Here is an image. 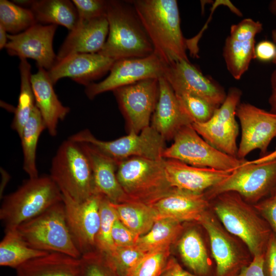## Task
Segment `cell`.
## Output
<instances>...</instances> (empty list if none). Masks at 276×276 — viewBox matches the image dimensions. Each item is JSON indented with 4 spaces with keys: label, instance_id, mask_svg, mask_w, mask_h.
Returning a JSON list of instances; mask_svg holds the SVG:
<instances>
[{
    "label": "cell",
    "instance_id": "cell-1",
    "mask_svg": "<svg viewBox=\"0 0 276 276\" xmlns=\"http://www.w3.org/2000/svg\"><path fill=\"white\" fill-rule=\"evenodd\" d=\"M153 45L154 54L167 66L189 61L187 40L180 28L176 0L129 1Z\"/></svg>",
    "mask_w": 276,
    "mask_h": 276
},
{
    "label": "cell",
    "instance_id": "cell-2",
    "mask_svg": "<svg viewBox=\"0 0 276 276\" xmlns=\"http://www.w3.org/2000/svg\"><path fill=\"white\" fill-rule=\"evenodd\" d=\"M108 34L98 53L114 61L154 53L150 40L129 1H107Z\"/></svg>",
    "mask_w": 276,
    "mask_h": 276
},
{
    "label": "cell",
    "instance_id": "cell-3",
    "mask_svg": "<svg viewBox=\"0 0 276 276\" xmlns=\"http://www.w3.org/2000/svg\"><path fill=\"white\" fill-rule=\"evenodd\" d=\"M62 201V193L50 175L29 178L15 191L3 197L0 219L5 231L16 229Z\"/></svg>",
    "mask_w": 276,
    "mask_h": 276
},
{
    "label": "cell",
    "instance_id": "cell-4",
    "mask_svg": "<svg viewBox=\"0 0 276 276\" xmlns=\"http://www.w3.org/2000/svg\"><path fill=\"white\" fill-rule=\"evenodd\" d=\"M214 199L213 210L225 229L240 238L253 257L264 254L272 233L255 208L233 192Z\"/></svg>",
    "mask_w": 276,
    "mask_h": 276
},
{
    "label": "cell",
    "instance_id": "cell-5",
    "mask_svg": "<svg viewBox=\"0 0 276 276\" xmlns=\"http://www.w3.org/2000/svg\"><path fill=\"white\" fill-rule=\"evenodd\" d=\"M117 176L124 191L133 201L149 204L174 188L167 180L164 158L132 157L118 161Z\"/></svg>",
    "mask_w": 276,
    "mask_h": 276
},
{
    "label": "cell",
    "instance_id": "cell-6",
    "mask_svg": "<svg viewBox=\"0 0 276 276\" xmlns=\"http://www.w3.org/2000/svg\"><path fill=\"white\" fill-rule=\"evenodd\" d=\"M16 229L33 248L64 254L76 259L82 256L69 229L63 201L20 224Z\"/></svg>",
    "mask_w": 276,
    "mask_h": 276
},
{
    "label": "cell",
    "instance_id": "cell-7",
    "mask_svg": "<svg viewBox=\"0 0 276 276\" xmlns=\"http://www.w3.org/2000/svg\"><path fill=\"white\" fill-rule=\"evenodd\" d=\"M50 176L74 201L82 202L96 193L89 160L80 143L69 139L53 157Z\"/></svg>",
    "mask_w": 276,
    "mask_h": 276
},
{
    "label": "cell",
    "instance_id": "cell-8",
    "mask_svg": "<svg viewBox=\"0 0 276 276\" xmlns=\"http://www.w3.org/2000/svg\"><path fill=\"white\" fill-rule=\"evenodd\" d=\"M276 185V150L257 160L245 162L223 181L204 193L209 200L229 192L244 200L256 202Z\"/></svg>",
    "mask_w": 276,
    "mask_h": 276
},
{
    "label": "cell",
    "instance_id": "cell-9",
    "mask_svg": "<svg viewBox=\"0 0 276 276\" xmlns=\"http://www.w3.org/2000/svg\"><path fill=\"white\" fill-rule=\"evenodd\" d=\"M162 157L195 167L223 171L233 170L246 160L228 155L210 145L196 131L192 124L178 130L173 143L165 149Z\"/></svg>",
    "mask_w": 276,
    "mask_h": 276
},
{
    "label": "cell",
    "instance_id": "cell-10",
    "mask_svg": "<svg viewBox=\"0 0 276 276\" xmlns=\"http://www.w3.org/2000/svg\"><path fill=\"white\" fill-rule=\"evenodd\" d=\"M68 139L89 144L117 161L132 157L160 159L166 148V140L151 125L138 134L130 133L112 141L99 140L88 129L80 131Z\"/></svg>",
    "mask_w": 276,
    "mask_h": 276
},
{
    "label": "cell",
    "instance_id": "cell-11",
    "mask_svg": "<svg viewBox=\"0 0 276 276\" xmlns=\"http://www.w3.org/2000/svg\"><path fill=\"white\" fill-rule=\"evenodd\" d=\"M241 96L240 89L231 88L223 103L215 110L209 120L192 124L194 129L206 142L218 150L236 157L239 134L236 111Z\"/></svg>",
    "mask_w": 276,
    "mask_h": 276
},
{
    "label": "cell",
    "instance_id": "cell-12",
    "mask_svg": "<svg viewBox=\"0 0 276 276\" xmlns=\"http://www.w3.org/2000/svg\"><path fill=\"white\" fill-rule=\"evenodd\" d=\"M112 91L129 133L138 134L150 126L158 97V79H144Z\"/></svg>",
    "mask_w": 276,
    "mask_h": 276
},
{
    "label": "cell",
    "instance_id": "cell-13",
    "mask_svg": "<svg viewBox=\"0 0 276 276\" xmlns=\"http://www.w3.org/2000/svg\"><path fill=\"white\" fill-rule=\"evenodd\" d=\"M167 65L155 54L143 58L115 61L109 75L98 83L85 86V93L89 99L107 91L127 86L140 81L159 79L163 77Z\"/></svg>",
    "mask_w": 276,
    "mask_h": 276
},
{
    "label": "cell",
    "instance_id": "cell-14",
    "mask_svg": "<svg viewBox=\"0 0 276 276\" xmlns=\"http://www.w3.org/2000/svg\"><path fill=\"white\" fill-rule=\"evenodd\" d=\"M236 115L241 128L237 157L245 159L256 149L262 155L266 154L270 142L276 137V114L250 103H240Z\"/></svg>",
    "mask_w": 276,
    "mask_h": 276
},
{
    "label": "cell",
    "instance_id": "cell-15",
    "mask_svg": "<svg viewBox=\"0 0 276 276\" xmlns=\"http://www.w3.org/2000/svg\"><path fill=\"white\" fill-rule=\"evenodd\" d=\"M67 223L81 255L96 249V239L100 222V204L103 195L95 193L82 202L62 193Z\"/></svg>",
    "mask_w": 276,
    "mask_h": 276
},
{
    "label": "cell",
    "instance_id": "cell-16",
    "mask_svg": "<svg viewBox=\"0 0 276 276\" xmlns=\"http://www.w3.org/2000/svg\"><path fill=\"white\" fill-rule=\"evenodd\" d=\"M57 27L56 25L37 23L21 33L8 34L5 47L7 53L20 59L31 58L38 67L49 71L56 61L53 41Z\"/></svg>",
    "mask_w": 276,
    "mask_h": 276
},
{
    "label": "cell",
    "instance_id": "cell-17",
    "mask_svg": "<svg viewBox=\"0 0 276 276\" xmlns=\"http://www.w3.org/2000/svg\"><path fill=\"white\" fill-rule=\"evenodd\" d=\"M176 94L198 96L218 108L226 94L223 88L205 76L189 61L180 60L166 66L163 76Z\"/></svg>",
    "mask_w": 276,
    "mask_h": 276
},
{
    "label": "cell",
    "instance_id": "cell-18",
    "mask_svg": "<svg viewBox=\"0 0 276 276\" xmlns=\"http://www.w3.org/2000/svg\"><path fill=\"white\" fill-rule=\"evenodd\" d=\"M263 30L259 21L247 18L231 26L226 38L223 56L228 72L239 80L254 59L255 37Z\"/></svg>",
    "mask_w": 276,
    "mask_h": 276
},
{
    "label": "cell",
    "instance_id": "cell-19",
    "mask_svg": "<svg viewBox=\"0 0 276 276\" xmlns=\"http://www.w3.org/2000/svg\"><path fill=\"white\" fill-rule=\"evenodd\" d=\"M114 61L98 53L73 54L57 61L48 73L53 85L68 77L86 86L109 71Z\"/></svg>",
    "mask_w": 276,
    "mask_h": 276
},
{
    "label": "cell",
    "instance_id": "cell-20",
    "mask_svg": "<svg viewBox=\"0 0 276 276\" xmlns=\"http://www.w3.org/2000/svg\"><path fill=\"white\" fill-rule=\"evenodd\" d=\"M199 222L209 236L212 254L216 265V276H236L248 264L233 238L208 211Z\"/></svg>",
    "mask_w": 276,
    "mask_h": 276
},
{
    "label": "cell",
    "instance_id": "cell-21",
    "mask_svg": "<svg viewBox=\"0 0 276 276\" xmlns=\"http://www.w3.org/2000/svg\"><path fill=\"white\" fill-rule=\"evenodd\" d=\"M165 166L171 187L195 193H205L226 178L234 170L195 167L173 159H165Z\"/></svg>",
    "mask_w": 276,
    "mask_h": 276
},
{
    "label": "cell",
    "instance_id": "cell-22",
    "mask_svg": "<svg viewBox=\"0 0 276 276\" xmlns=\"http://www.w3.org/2000/svg\"><path fill=\"white\" fill-rule=\"evenodd\" d=\"M157 102L151 118V125L166 141L173 140L182 127L192 121L181 106L171 86L164 77L158 79Z\"/></svg>",
    "mask_w": 276,
    "mask_h": 276
},
{
    "label": "cell",
    "instance_id": "cell-23",
    "mask_svg": "<svg viewBox=\"0 0 276 276\" xmlns=\"http://www.w3.org/2000/svg\"><path fill=\"white\" fill-rule=\"evenodd\" d=\"M149 205L155 211L157 219L169 218L181 222H199L208 211L209 202L204 193L173 188L167 195Z\"/></svg>",
    "mask_w": 276,
    "mask_h": 276
},
{
    "label": "cell",
    "instance_id": "cell-24",
    "mask_svg": "<svg viewBox=\"0 0 276 276\" xmlns=\"http://www.w3.org/2000/svg\"><path fill=\"white\" fill-rule=\"evenodd\" d=\"M108 34L106 16L79 20L61 45L56 61L73 54L99 52L106 42Z\"/></svg>",
    "mask_w": 276,
    "mask_h": 276
},
{
    "label": "cell",
    "instance_id": "cell-25",
    "mask_svg": "<svg viewBox=\"0 0 276 276\" xmlns=\"http://www.w3.org/2000/svg\"><path fill=\"white\" fill-rule=\"evenodd\" d=\"M79 143L91 165L96 193L104 195L114 203L133 201L125 193L118 180V161L89 144Z\"/></svg>",
    "mask_w": 276,
    "mask_h": 276
},
{
    "label": "cell",
    "instance_id": "cell-26",
    "mask_svg": "<svg viewBox=\"0 0 276 276\" xmlns=\"http://www.w3.org/2000/svg\"><path fill=\"white\" fill-rule=\"evenodd\" d=\"M38 67L37 72L31 76L35 105L41 113L49 133L55 136L58 122L65 119L70 108L64 106L59 100L48 71L42 67Z\"/></svg>",
    "mask_w": 276,
    "mask_h": 276
},
{
    "label": "cell",
    "instance_id": "cell-27",
    "mask_svg": "<svg viewBox=\"0 0 276 276\" xmlns=\"http://www.w3.org/2000/svg\"><path fill=\"white\" fill-rule=\"evenodd\" d=\"M79 263V259L49 252L17 268L16 276H78Z\"/></svg>",
    "mask_w": 276,
    "mask_h": 276
},
{
    "label": "cell",
    "instance_id": "cell-28",
    "mask_svg": "<svg viewBox=\"0 0 276 276\" xmlns=\"http://www.w3.org/2000/svg\"><path fill=\"white\" fill-rule=\"evenodd\" d=\"M29 7L37 22L60 25L71 31L79 21L76 7L70 1H31Z\"/></svg>",
    "mask_w": 276,
    "mask_h": 276
},
{
    "label": "cell",
    "instance_id": "cell-29",
    "mask_svg": "<svg viewBox=\"0 0 276 276\" xmlns=\"http://www.w3.org/2000/svg\"><path fill=\"white\" fill-rule=\"evenodd\" d=\"M178 249L183 263L195 274L206 276L211 262L200 234L192 228L186 232L179 240Z\"/></svg>",
    "mask_w": 276,
    "mask_h": 276
},
{
    "label": "cell",
    "instance_id": "cell-30",
    "mask_svg": "<svg viewBox=\"0 0 276 276\" xmlns=\"http://www.w3.org/2000/svg\"><path fill=\"white\" fill-rule=\"evenodd\" d=\"M49 253L29 246L17 229L7 231L0 243V265L16 269L25 263Z\"/></svg>",
    "mask_w": 276,
    "mask_h": 276
},
{
    "label": "cell",
    "instance_id": "cell-31",
    "mask_svg": "<svg viewBox=\"0 0 276 276\" xmlns=\"http://www.w3.org/2000/svg\"><path fill=\"white\" fill-rule=\"evenodd\" d=\"M181 223L169 218L156 220L151 229L139 238L135 246L146 254L170 247L182 232Z\"/></svg>",
    "mask_w": 276,
    "mask_h": 276
},
{
    "label": "cell",
    "instance_id": "cell-32",
    "mask_svg": "<svg viewBox=\"0 0 276 276\" xmlns=\"http://www.w3.org/2000/svg\"><path fill=\"white\" fill-rule=\"evenodd\" d=\"M111 203L120 220L140 237L147 233L157 219L155 211L148 204L137 201Z\"/></svg>",
    "mask_w": 276,
    "mask_h": 276
},
{
    "label": "cell",
    "instance_id": "cell-33",
    "mask_svg": "<svg viewBox=\"0 0 276 276\" xmlns=\"http://www.w3.org/2000/svg\"><path fill=\"white\" fill-rule=\"evenodd\" d=\"M45 129L41 113L35 106L20 137L24 157L23 169L29 178L39 176L36 163V149L39 136Z\"/></svg>",
    "mask_w": 276,
    "mask_h": 276
},
{
    "label": "cell",
    "instance_id": "cell-34",
    "mask_svg": "<svg viewBox=\"0 0 276 276\" xmlns=\"http://www.w3.org/2000/svg\"><path fill=\"white\" fill-rule=\"evenodd\" d=\"M20 59V90L11 124L12 129L17 132L19 137L36 106L31 83V65L26 59Z\"/></svg>",
    "mask_w": 276,
    "mask_h": 276
},
{
    "label": "cell",
    "instance_id": "cell-35",
    "mask_svg": "<svg viewBox=\"0 0 276 276\" xmlns=\"http://www.w3.org/2000/svg\"><path fill=\"white\" fill-rule=\"evenodd\" d=\"M37 23L30 9L7 0L0 1V24L7 32L16 34Z\"/></svg>",
    "mask_w": 276,
    "mask_h": 276
},
{
    "label": "cell",
    "instance_id": "cell-36",
    "mask_svg": "<svg viewBox=\"0 0 276 276\" xmlns=\"http://www.w3.org/2000/svg\"><path fill=\"white\" fill-rule=\"evenodd\" d=\"M100 222L96 239V248L103 253H107L116 247L112 240L111 232L118 216L111 202L104 195L100 204Z\"/></svg>",
    "mask_w": 276,
    "mask_h": 276
},
{
    "label": "cell",
    "instance_id": "cell-37",
    "mask_svg": "<svg viewBox=\"0 0 276 276\" xmlns=\"http://www.w3.org/2000/svg\"><path fill=\"white\" fill-rule=\"evenodd\" d=\"M103 254L109 265L119 276H127L130 270L146 254L135 245L116 247L110 252Z\"/></svg>",
    "mask_w": 276,
    "mask_h": 276
},
{
    "label": "cell",
    "instance_id": "cell-38",
    "mask_svg": "<svg viewBox=\"0 0 276 276\" xmlns=\"http://www.w3.org/2000/svg\"><path fill=\"white\" fill-rule=\"evenodd\" d=\"M170 255V247L148 252L130 270L127 276H160Z\"/></svg>",
    "mask_w": 276,
    "mask_h": 276
},
{
    "label": "cell",
    "instance_id": "cell-39",
    "mask_svg": "<svg viewBox=\"0 0 276 276\" xmlns=\"http://www.w3.org/2000/svg\"><path fill=\"white\" fill-rule=\"evenodd\" d=\"M183 109L193 123H203L209 120L217 108L198 96L181 93L176 94Z\"/></svg>",
    "mask_w": 276,
    "mask_h": 276
},
{
    "label": "cell",
    "instance_id": "cell-40",
    "mask_svg": "<svg viewBox=\"0 0 276 276\" xmlns=\"http://www.w3.org/2000/svg\"><path fill=\"white\" fill-rule=\"evenodd\" d=\"M78 276H119L108 263L104 254L96 249L79 258Z\"/></svg>",
    "mask_w": 276,
    "mask_h": 276
},
{
    "label": "cell",
    "instance_id": "cell-41",
    "mask_svg": "<svg viewBox=\"0 0 276 276\" xmlns=\"http://www.w3.org/2000/svg\"><path fill=\"white\" fill-rule=\"evenodd\" d=\"M72 2L77 10L79 20L106 16L107 1L73 0Z\"/></svg>",
    "mask_w": 276,
    "mask_h": 276
},
{
    "label": "cell",
    "instance_id": "cell-42",
    "mask_svg": "<svg viewBox=\"0 0 276 276\" xmlns=\"http://www.w3.org/2000/svg\"><path fill=\"white\" fill-rule=\"evenodd\" d=\"M111 237L115 246L127 247L135 245L140 236L124 225L118 218L113 224Z\"/></svg>",
    "mask_w": 276,
    "mask_h": 276
},
{
    "label": "cell",
    "instance_id": "cell-43",
    "mask_svg": "<svg viewBox=\"0 0 276 276\" xmlns=\"http://www.w3.org/2000/svg\"><path fill=\"white\" fill-rule=\"evenodd\" d=\"M254 208L269 224L276 236V196L257 203Z\"/></svg>",
    "mask_w": 276,
    "mask_h": 276
},
{
    "label": "cell",
    "instance_id": "cell-44",
    "mask_svg": "<svg viewBox=\"0 0 276 276\" xmlns=\"http://www.w3.org/2000/svg\"><path fill=\"white\" fill-rule=\"evenodd\" d=\"M263 270L265 276H276V236L273 233L264 253Z\"/></svg>",
    "mask_w": 276,
    "mask_h": 276
},
{
    "label": "cell",
    "instance_id": "cell-45",
    "mask_svg": "<svg viewBox=\"0 0 276 276\" xmlns=\"http://www.w3.org/2000/svg\"><path fill=\"white\" fill-rule=\"evenodd\" d=\"M275 56L276 44L273 42L262 40L255 45L254 59L262 62H272Z\"/></svg>",
    "mask_w": 276,
    "mask_h": 276
},
{
    "label": "cell",
    "instance_id": "cell-46",
    "mask_svg": "<svg viewBox=\"0 0 276 276\" xmlns=\"http://www.w3.org/2000/svg\"><path fill=\"white\" fill-rule=\"evenodd\" d=\"M264 255L253 257L251 262L243 267L236 276H265L263 270Z\"/></svg>",
    "mask_w": 276,
    "mask_h": 276
},
{
    "label": "cell",
    "instance_id": "cell-47",
    "mask_svg": "<svg viewBox=\"0 0 276 276\" xmlns=\"http://www.w3.org/2000/svg\"><path fill=\"white\" fill-rule=\"evenodd\" d=\"M160 276H198L182 268L177 260L170 257Z\"/></svg>",
    "mask_w": 276,
    "mask_h": 276
},
{
    "label": "cell",
    "instance_id": "cell-48",
    "mask_svg": "<svg viewBox=\"0 0 276 276\" xmlns=\"http://www.w3.org/2000/svg\"><path fill=\"white\" fill-rule=\"evenodd\" d=\"M8 34L4 27L0 24V49L5 48L8 41Z\"/></svg>",
    "mask_w": 276,
    "mask_h": 276
},
{
    "label": "cell",
    "instance_id": "cell-49",
    "mask_svg": "<svg viewBox=\"0 0 276 276\" xmlns=\"http://www.w3.org/2000/svg\"><path fill=\"white\" fill-rule=\"evenodd\" d=\"M272 92L269 98L270 112L276 114V86L272 87Z\"/></svg>",
    "mask_w": 276,
    "mask_h": 276
},
{
    "label": "cell",
    "instance_id": "cell-50",
    "mask_svg": "<svg viewBox=\"0 0 276 276\" xmlns=\"http://www.w3.org/2000/svg\"><path fill=\"white\" fill-rule=\"evenodd\" d=\"M2 182L1 185V196L4 192V188L10 179L9 175L3 169L1 170Z\"/></svg>",
    "mask_w": 276,
    "mask_h": 276
},
{
    "label": "cell",
    "instance_id": "cell-51",
    "mask_svg": "<svg viewBox=\"0 0 276 276\" xmlns=\"http://www.w3.org/2000/svg\"><path fill=\"white\" fill-rule=\"evenodd\" d=\"M269 11L274 15H276V0L272 1L269 5Z\"/></svg>",
    "mask_w": 276,
    "mask_h": 276
},
{
    "label": "cell",
    "instance_id": "cell-52",
    "mask_svg": "<svg viewBox=\"0 0 276 276\" xmlns=\"http://www.w3.org/2000/svg\"><path fill=\"white\" fill-rule=\"evenodd\" d=\"M270 82L272 87L276 86V70H274L271 74Z\"/></svg>",
    "mask_w": 276,
    "mask_h": 276
},
{
    "label": "cell",
    "instance_id": "cell-53",
    "mask_svg": "<svg viewBox=\"0 0 276 276\" xmlns=\"http://www.w3.org/2000/svg\"><path fill=\"white\" fill-rule=\"evenodd\" d=\"M271 37L273 40V42L276 44V29L273 30L271 32ZM272 62L276 64V56L274 60L272 61Z\"/></svg>",
    "mask_w": 276,
    "mask_h": 276
},
{
    "label": "cell",
    "instance_id": "cell-54",
    "mask_svg": "<svg viewBox=\"0 0 276 276\" xmlns=\"http://www.w3.org/2000/svg\"><path fill=\"white\" fill-rule=\"evenodd\" d=\"M273 196H276V189L275 190L274 193L273 194Z\"/></svg>",
    "mask_w": 276,
    "mask_h": 276
}]
</instances>
